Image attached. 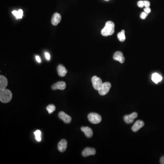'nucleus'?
<instances>
[{
  "label": "nucleus",
  "mask_w": 164,
  "mask_h": 164,
  "mask_svg": "<svg viewBox=\"0 0 164 164\" xmlns=\"http://www.w3.org/2000/svg\"><path fill=\"white\" fill-rule=\"evenodd\" d=\"M114 27L115 25L114 23L112 21H108L106 23L105 27L101 30V34L103 36H107L112 35L114 33Z\"/></svg>",
  "instance_id": "1"
},
{
  "label": "nucleus",
  "mask_w": 164,
  "mask_h": 164,
  "mask_svg": "<svg viewBox=\"0 0 164 164\" xmlns=\"http://www.w3.org/2000/svg\"><path fill=\"white\" fill-rule=\"evenodd\" d=\"M12 94L11 91L5 89L0 90V101L3 103H7L11 101Z\"/></svg>",
  "instance_id": "2"
},
{
  "label": "nucleus",
  "mask_w": 164,
  "mask_h": 164,
  "mask_svg": "<svg viewBox=\"0 0 164 164\" xmlns=\"http://www.w3.org/2000/svg\"><path fill=\"white\" fill-rule=\"evenodd\" d=\"M89 121L94 124L100 123L102 121V117L100 114L95 113H91L87 116Z\"/></svg>",
  "instance_id": "3"
},
{
  "label": "nucleus",
  "mask_w": 164,
  "mask_h": 164,
  "mask_svg": "<svg viewBox=\"0 0 164 164\" xmlns=\"http://www.w3.org/2000/svg\"><path fill=\"white\" fill-rule=\"evenodd\" d=\"M111 85L109 82H105L103 83L101 87L98 90V93L100 95L103 96L107 95L111 89Z\"/></svg>",
  "instance_id": "4"
},
{
  "label": "nucleus",
  "mask_w": 164,
  "mask_h": 164,
  "mask_svg": "<svg viewBox=\"0 0 164 164\" xmlns=\"http://www.w3.org/2000/svg\"><path fill=\"white\" fill-rule=\"evenodd\" d=\"M91 81L92 86L94 87V89L96 90H98L103 84L102 80L100 78L95 76L92 77Z\"/></svg>",
  "instance_id": "5"
},
{
  "label": "nucleus",
  "mask_w": 164,
  "mask_h": 164,
  "mask_svg": "<svg viewBox=\"0 0 164 164\" xmlns=\"http://www.w3.org/2000/svg\"><path fill=\"white\" fill-rule=\"evenodd\" d=\"M138 117V113L136 112H133L129 115H126L124 117V122L128 124L132 123L134 121V118Z\"/></svg>",
  "instance_id": "6"
},
{
  "label": "nucleus",
  "mask_w": 164,
  "mask_h": 164,
  "mask_svg": "<svg viewBox=\"0 0 164 164\" xmlns=\"http://www.w3.org/2000/svg\"><path fill=\"white\" fill-rule=\"evenodd\" d=\"M59 117L66 124L70 123L71 121V120H72L71 117L68 114H66L63 111H61L59 113Z\"/></svg>",
  "instance_id": "7"
},
{
  "label": "nucleus",
  "mask_w": 164,
  "mask_h": 164,
  "mask_svg": "<svg viewBox=\"0 0 164 164\" xmlns=\"http://www.w3.org/2000/svg\"><path fill=\"white\" fill-rule=\"evenodd\" d=\"M113 59L116 61H118L121 64H123L125 61L123 54L122 52L117 51L114 53L113 55Z\"/></svg>",
  "instance_id": "8"
},
{
  "label": "nucleus",
  "mask_w": 164,
  "mask_h": 164,
  "mask_svg": "<svg viewBox=\"0 0 164 164\" xmlns=\"http://www.w3.org/2000/svg\"><path fill=\"white\" fill-rule=\"evenodd\" d=\"M96 154L95 150L90 147H87L84 150L82 154L84 157H86L90 155H95Z\"/></svg>",
  "instance_id": "9"
},
{
  "label": "nucleus",
  "mask_w": 164,
  "mask_h": 164,
  "mask_svg": "<svg viewBox=\"0 0 164 164\" xmlns=\"http://www.w3.org/2000/svg\"><path fill=\"white\" fill-rule=\"evenodd\" d=\"M66 87L65 82L64 81L58 82L56 84H54L52 85V89L53 90H65Z\"/></svg>",
  "instance_id": "10"
},
{
  "label": "nucleus",
  "mask_w": 164,
  "mask_h": 164,
  "mask_svg": "<svg viewBox=\"0 0 164 164\" xmlns=\"http://www.w3.org/2000/svg\"><path fill=\"white\" fill-rule=\"evenodd\" d=\"M144 125V122L143 121L140 120H137L134 124L133 126L131 128V129L134 132H137L141 128L143 127Z\"/></svg>",
  "instance_id": "11"
},
{
  "label": "nucleus",
  "mask_w": 164,
  "mask_h": 164,
  "mask_svg": "<svg viewBox=\"0 0 164 164\" xmlns=\"http://www.w3.org/2000/svg\"><path fill=\"white\" fill-rule=\"evenodd\" d=\"M61 21V16L59 13H55L52 17L51 23L53 26H57Z\"/></svg>",
  "instance_id": "12"
},
{
  "label": "nucleus",
  "mask_w": 164,
  "mask_h": 164,
  "mask_svg": "<svg viewBox=\"0 0 164 164\" xmlns=\"http://www.w3.org/2000/svg\"><path fill=\"white\" fill-rule=\"evenodd\" d=\"M67 145H68L67 141L65 139H62L58 144V150L60 152H64L67 149Z\"/></svg>",
  "instance_id": "13"
},
{
  "label": "nucleus",
  "mask_w": 164,
  "mask_h": 164,
  "mask_svg": "<svg viewBox=\"0 0 164 164\" xmlns=\"http://www.w3.org/2000/svg\"><path fill=\"white\" fill-rule=\"evenodd\" d=\"M57 71L59 75L62 77L65 76L68 73L67 69L62 64H59L58 66L57 67Z\"/></svg>",
  "instance_id": "14"
},
{
  "label": "nucleus",
  "mask_w": 164,
  "mask_h": 164,
  "mask_svg": "<svg viewBox=\"0 0 164 164\" xmlns=\"http://www.w3.org/2000/svg\"><path fill=\"white\" fill-rule=\"evenodd\" d=\"M8 85V81L5 76H0V90L6 88Z\"/></svg>",
  "instance_id": "15"
},
{
  "label": "nucleus",
  "mask_w": 164,
  "mask_h": 164,
  "mask_svg": "<svg viewBox=\"0 0 164 164\" xmlns=\"http://www.w3.org/2000/svg\"><path fill=\"white\" fill-rule=\"evenodd\" d=\"M81 129L85 133V135L87 138H90L92 137L93 135L92 130L89 127H82Z\"/></svg>",
  "instance_id": "16"
},
{
  "label": "nucleus",
  "mask_w": 164,
  "mask_h": 164,
  "mask_svg": "<svg viewBox=\"0 0 164 164\" xmlns=\"http://www.w3.org/2000/svg\"><path fill=\"white\" fill-rule=\"evenodd\" d=\"M151 79L155 83L157 84L162 80V77L159 74H157V73H154L152 75Z\"/></svg>",
  "instance_id": "17"
},
{
  "label": "nucleus",
  "mask_w": 164,
  "mask_h": 164,
  "mask_svg": "<svg viewBox=\"0 0 164 164\" xmlns=\"http://www.w3.org/2000/svg\"><path fill=\"white\" fill-rule=\"evenodd\" d=\"M12 14L16 17L17 19H21L23 17V11L22 9H20L18 11H12Z\"/></svg>",
  "instance_id": "18"
},
{
  "label": "nucleus",
  "mask_w": 164,
  "mask_h": 164,
  "mask_svg": "<svg viewBox=\"0 0 164 164\" xmlns=\"http://www.w3.org/2000/svg\"><path fill=\"white\" fill-rule=\"evenodd\" d=\"M118 38L120 42H124L125 40V31L122 30L121 32L118 33L117 35Z\"/></svg>",
  "instance_id": "19"
},
{
  "label": "nucleus",
  "mask_w": 164,
  "mask_h": 164,
  "mask_svg": "<svg viewBox=\"0 0 164 164\" xmlns=\"http://www.w3.org/2000/svg\"><path fill=\"white\" fill-rule=\"evenodd\" d=\"M34 135L35 136V139L38 142L41 141V132L40 130H37L34 132Z\"/></svg>",
  "instance_id": "20"
},
{
  "label": "nucleus",
  "mask_w": 164,
  "mask_h": 164,
  "mask_svg": "<svg viewBox=\"0 0 164 164\" xmlns=\"http://www.w3.org/2000/svg\"><path fill=\"white\" fill-rule=\"evenodd\" d=\"M46 109L49 114H51L56 110V107L53 105H49L47 107Z\"/></svg>",
  "instance_id": "21"
},
{
  "label": "nucleus",
  "mask_w": 164,
  "mask_h": 164,
  "mask_svg": "<svg viewBox=\"0 0 164 164\" xmlns=\"http://www.w3.org/2000/svg\"><path fill=\"white\" fill-rule=\"evenodd\" d=\"M147 16H148V14L144 12H142L141 13L140 15V17L142 19H144L147 17Z\"/></svg>",
  "instance_id": "22"
},
{
  "label": "nucleus",
  "mask_w": 164,
  "mask_h": 164,
  "mask_svg": "<svg viewBox=\"0 0 164 164\" xmlns=\"http://www.w3.org/2000/svg\"><path fill=\"white\" fill-rule=\"evenodd\" d=\"M138 6L140 8H142L144 7V2L143 1H139L137 3Z\"/></svg>",
  "instance_id": "23"
},
{
  "label": "nucleus",
  "mask_w": 164,
  "mask_h": 164,
  "mask_svg": "<svg viewBox=\"0 0 164 164\" xmlns=\"http://www.w3.org/2000/svg\"><path fill=\"white\" fill-rule=\"evenodd\" d=\"M144 6L145 7H149L150 6V1H144Z\"/></svg>",
  "instance_id": "24"
},
{
  "label": "nucleus",
  "mask_w": 164,
  "mask_h": 164,
  "mask_svg": "<svg viewBox=\"0 0 164 164\" xmlns=\"http://www.w3.org/2000/svg\"><path fill=\"white\" fill-rule=\"evenodd\" d=\"M144 12H146L148 14L150 13V12H151V9L150 7H145V8H144Z\"/></svg>",
  "instance_id": "25"
},
{
  "label": "nucleus",
  "mask_w": 164,
  "mask_h": 164,
  "mask_svg": "<svg viewBox=\"0 0 164 164\" xmlns=\"http://www.w3.org/2000/svg\"><path fill=\"white\" fill-rule=\"evenodd\" d=\"M45 57H46V59L48 60H50V55L48 53H45Z\"/></svg>",
  "instance_id": "26"
},
{
  "label": "nucleus",
  "mask_w": 164,
  "mask_h": 164,
  "mask_svg": "<svg viewBox=\"0 0 164 164\" xmlns=\"http://www.w3.org/2000/svg\"><path fill=\"white\" fill-rule=\"evenodd\" d=\"M36 60H37V62H38V63H41V59H40V57L38 56H36Z\"/></svg>",
  "instance_id": "27"
},
{
  "label": "nucleus",
  "mask_w": 164,
  "mask_h": 164,
  "mask_svg": "<svg viewBox=\"0 0 164 164\" xmlns=\"http://www.w3.org/2000/svg\"><path fill=\"white\" fill-rule=\"evenodd\" d=\"M160 163L161 164H164V156H162L160 158Z\"/></svg>",
  "instance_id": "28"
},
{
  "label": "nucleus",
  "mask_w": 164,
  "mask_h": 164,
  "mask_svg": "<svg viewBox=\"0 0 164 164\" xmlns=\"http://www.w3.org/2000/svg\"><path fill=\"white\" fill-rule=\"evenodd\" d=\"M105 1H108V0H105Z\"/></svg>",
  "instance_id": "29"
}]
</instances>
